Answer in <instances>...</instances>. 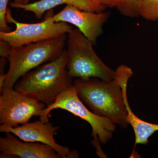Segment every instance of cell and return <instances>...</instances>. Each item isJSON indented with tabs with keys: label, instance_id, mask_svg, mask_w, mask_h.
<instances>
[{
	"label": "cell",
	"instance_id": "1",
	"mask_svg": "<svg viewBox=\"0 0 158 158\" xmlns=\"http://www.w3.org/2000/svg\"><path fill=\"white\" fill-rule=\"evenodd\" d=\"M133 74L131 69L120 65L115 71L112 81L95 77L78 78L73 85L79 97L92 113L126 128L128 123L124 93Z\"/></svg>",
	"mask_w": 158,
	"mask_h": 158
},
{
	"label": "cell",
	"instance_id": "2",
	"mask_svg": "<svg viewBox=\"0 0 158 158\" xmlns=\"http://www.w3.org/2000/svg\"><path fill=\"white\" fill-rule=\"evenodd\" d=\"M66 65V51L64 50L56 59L25 74L15 83L14 89L48 106L73 85Z\"/></svg>",
	"mask_w": 158,
	"mask_h": 158
},
{
	"label": "cell",
	"instance_id": "3",
	"mask_svg": "<svg viewBox=\"0 0 158 158\" xmlns=\"http://www.w3.org/2000/svg\"><path fill=\"white\" fill-rule=\"evenodd\" d=\"M67 38L65 34L39 42L12 47L7 58L9 69L2 88H13L26 73L60 56L64 50Z\"/></svg>",
	"mask_w": 158,
	"mask_h": 158
},
{
	"label": "cell",
	"instance_id": "4",
	"mask_svg": "<svg viewBox=\"0 0 158 158\" xmlns=\"http://www.w3.org/2000/svg\"><path fill=\"white\" fill-rule=\"evenodd\" d=\"M67 70L72 78L95 77L106 81L114 79L115 71L108 67L94 49V44L77 28L67 34Z\"/></svg>",
	"mask_w": 158,
	"mask_h": 158
},
{
	"label": "cell",
	"instance_id": "5",
	"mask_svg": "<svg viewBox=\"0 0 158 158\" xmlns=\"http://www.w3.org/2000/svg\"><path fill=\"white\" fill-rule=\"evenodd\" d=\"M60 109L68 111L75 116L89 123L92 128L93 138L91 143L95 147L98 155L106 157L100 144H106L112 139L116 126L109 118L98 116L92 113L79 97L74 85L63 91L53 103L43 110L40 120L49 122L48 116L51 111Z\"/></svg>",
	"mask_w": 158,
	"mask_h": 158
},
{
	"label": "cell",
	"instance_id": "6",
	"mask_svg": "<svg viewBox=\"0 0 158 158\" xmlns=\"http://www.w3.org/2000/svg\"><path fill=\"white\" fill-rule=\"evenodd\" d=\"M50 15L44 20L35 23H27L17 21L12 17L11 10L7 9L6 20L8 23L15 25V30L8 33L0 32V40L9 44L12 47L21 46L30 44L44 41L68 34L73 29L68 23L56 22L51 19Z\"/></svg>",
	"mask_w": 158,
	"mask_h": 158
},
{
	"label": "cell",
	"instance_id": "7",
	"mask_svg": "<svg viewBox=\"0 0 158 158\" xmlns=\"http://www.w3.org/2000/svg\"><path fill=\"white\" fill-rule=\"evenodd\" d=\"M0 123L11 127L29 122L33 116H40L45 104L13 88L0 91Z\"/></svg>",
	"mask_w": 158,
	"mask_h": 158
},
{
	"label": "cell",
	"instance_id": "8",
	"mask_svg": "<svg viewBox=\"0 0 158 158\" xmlns=\"http://www.w3.org/2000/svg\"><path fill=\"white\" fill-rule=\"evenodd\" d=\"M59 129V126H53L52 123H44L40 119L15 127L2 124L0 126L1 132L11 133L26 142H38L48 145L53 148L61 158H79L77 151L71 150L55 141L54 136Z\"/></svg>",
	"mask_w": 158,
	"mask_h": 158
},
{
	"label": "cell",
	"instance_id": "9",
	"mask_svg": "<svg viewBox=\"0 0 158 158\" xmlns=\"http://www.w3.org/2000/svg\"><path fill=\"white\" fill-rule=\"evenodd\" d=\"M110 15L109 11L98 13L84 11L67 5L59 13L52 15L51 18L56 22H62L75 26L95 46L98 37L103 34V27Z\"/></svg>",
	"mask_w": 158,
	"mask_h": 158
},
{
	"label": "cell",
	"instance_id": "10",
	"mask_svg": "<svg viewBox=\"0 0 158 158\" xmlns=\"http://www.w3.org/2000/svg\"><path fill=\"white\" fill-rule=\"evenodd\" d=\"M11 133L0 138L1 158H61L51 146L38 142H21Z\"/></svg>",
	"mask_w": 158,
	"mask_h": 158
},
{
	"label": "cell",
	"instance_id": "11",
	"mask_svg": "<svg viewBox=\"0 0 158 158\" xmlns=\"http://www.w3.org/2000/svg\"><path fill=\"white\" fill-rule=\"evenodd\" d=\"M9 5L14 9L33 12L38 19L42 18L43 15L47 11L62 5H71L81 10L98 13L105 11L107 8L97 0H40L28 4H19L13 2L9 3Z\"/></svg>",
	"mask_w": 158,
	"mask_h": 158
},
{
	"label": "cell",
	"instance_id": "12",
	"mask_svg": "<svg viewBox=\"0 0 158 158\" xmlns=\"http://www.w3.org/2000/svg\"><path fill=\"white\" fill-rule=\"evenodd\" d=\"M126 90L124 93V99L127 111V123L131 126L134 130L135 140L133 153L137 144H148L150 137L156 132L158 131V124L142 120L134 114L128 102Z\"/></svg>",
	"mask_w": 158,
	"mask_h": 158
},
{
	"label": "cell",
	"instance_id": "13",
	"mask_svg": "<svg viewBox=\"0 0 158 158\" xmlns=\"http://www.w3.org/2000/svg\"><path fill=\"white\" fill-rule=\"evenodd\" d=\"M139 16L150 21L158 20V0H141Z\"/></svg>",
	"mask_w": 158,
	"mask_h": 158
},
{
	"label": "cell",
	"instance_id": "14",
	"mask_svg": "<svg viewBox=\"0 0 158 158\" xmlns=\"http://www.w3.org/2000/svg\"><path fill=\"white\" fill-rule=\"evenodd\" d=\"M141 0H118L116 8L120 14L127 17H139Z\"/></svg>",
	"mask_w": 158,
	"mask_h": 158
},
{
	"label": "cell",
	"instance_id": "15",
	"mask_svg": "<svg viewBox=\"0 0 158 158\" xmlns=\"http://www.w3.org/2000/svg\"><path fill=\"white\" fill-rule=\"evenodd\" d=\"M10 0H0V32H11V27L8 25L6 20L7 6Z\"/></svg>",
	"mask_w": 158,
	"mask_h": 158
},
{
	"label": "cell",
	"instance_id": "16",
	"mask_svg": "<svg viewBox=\"0 0 158 158\" xmlns=\"http://www.w3.org/2000/svg\"><path fill=\"white\" fill-rule=\"evenodd\" d=\"M11 48L12 47L8 43L0 40V56L1 57L8 58L11 52Z\"/></svg>",
	"mask_w": 158,
	"mask_h": 158
},
{
	"label": "cell",
	"instance_id": "17",
	"mask_svg": "<svg viewBox=\"0 0 158 158\" xmlns=\"http://www.w3.org/2000/svg\"><path fill=\"white\" fill-rule=\"evenodd\" d=\"M100 4L106 8H116L118 0H97Z\"/></svg>",
	"mask_w": 158,
	"mask_h": 158
},
{
	"label": "cell",
	"instance_id": "18",
	"mask_svg": "<svg viewBox=\"0 0 158 158\" xmlns=\"http://www.w3.org/2000/svg\"><path fill=\"white\" fill-rule=\"evenodd\" d=\"M7 60H8L7 58L1 57L0 59V75L4 74V69L6 65Z\"/></svg>",
	"mask_w": 158,
	"mask_h": 158
},
{
	"label": "cell",
	"instance_id": "19",
	"mask_svg": "<svg viewBox=\"0 0 158 158\" xmlns=\"http://www.w3.org/2000/svg\"><path fill=\"white\" fill-rule=\"evenodd\" d=\"M24 1V0H14L13 2L19 4H23Z\"/></svg>",
	"mask_w": 158,
	"mask_h": 158
},
{
	"label": "cell",
	"instance_id": "20",
	"mask_svg": "<svg viewBox=\"0 0 158 158\" xmlns=\"http://www.w3.org/2000/svg\"><path fill=\"white\" fill-rule=\"evenodd\" d=\"M31 0H24L23 4H28Z\"/></svg>",
	"mask_w": 158,
	"mask_h": 158
}]
</instances>
